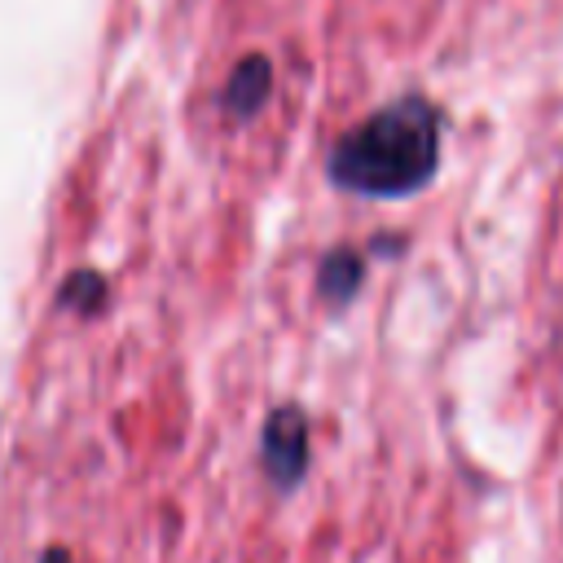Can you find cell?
<instances>
[{
  "label": "cell",
  "instance_id": "3957f363",
  "mask_svg": "<svg viewBox=\"0 0 563 563\" xmlns=\"http://www.w3.org/2000/svg\"><path fill=\"white\" fill-rule=\"evenodd\" d=\"M361 282H365V255H361V251H352V246L325 251V260H321V268H317V295H321L330 308L352 303L356 290H361Z\"/></svg>",
  "mask_w": 563,
  "mask_h": 563
},
{
  "label": "cell",
  "instance_id": "8992f818",
  "mask_svg": "<svg viewBox=\"0 0 563 563\" xmlns=\"http://www.w3.org/2000/svg\"><path fill=\"white\" fill-rule=\"evenodd\" d=\"M40 563H75V559H70V550H66V545H48V550L40 554Z\"/></svg>",
  "mask_w": 563,
  "mask_h": 563
},
{
  "label": "cell",
  "instance_id": "7a4b0ae2",
  "mask_svg": "<svg viewBox=\"0 0 563 563\" xmlns=\"http://www.w3.org/2000/svg\"><path fill=\"white\" fill-rule=\"evenodd\" d=\"M308 413L299 405H282L268 413L264 431H260V466L268 475L273 488L290 493L303 475H308Z\"/></svg>",
  "mask_w": 563,
  "mask_h": 563
},
{
  "label": "cell",
  "instance_id": "5b68a950",
  "mask_svg": "<svg viewBox=\"0 0 563 563\" xmlns=\"http://www.w3.org/2000/svg\"><path fill=\"white\" fill-rule=\"evenodd\" d=\"M57 303H66V308H75V312H97V308L106 303V277H97V273H75V277H66Z\"/></svg>",
  "mask_w": 563,
  "mask_h": 563
},
{
  "label": "cell",
  "instance_id": "277c9868",
  "mask_svg": "<svg viewBox=\"0 0 563 563\" xmlns=\"http://www.w3.org/2000/svg\"><path fill=\"white\" fill-rule=\"evenodd\" d=\"M268 92H273V66H268V57H246V62L233 66V75L224 84V106H229V114L242 119V114H255L268 101Z\"/></svg>",
  "mask_w": 563,
  "mask_h": 563
},
{
  "label": "cell",
  "instance_id": "6da1fadb",
  "mask_svg": "<svg viewBox=\"0 0 563 563\" xmlns=\"http://www.w3.org/2000/svg\"><path fill=\"white\" fill-rule=\"evenodd\" d=\"M440 141V106L409 92L347 128L325 158V176L356 198H409L435 180Z\"/></svg>",
  "mask_w": 563,
  "mask_h": 563
}]
</instances>
